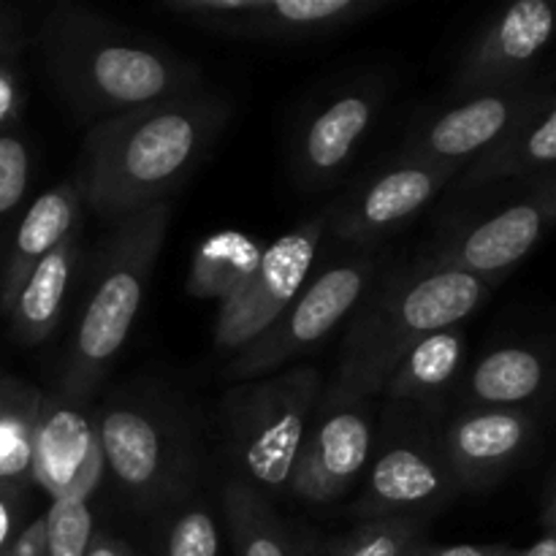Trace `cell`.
<instances>
[{"mask_svg":"<svg viewBox=\"0 0 556 556\" xmlns=\"http://www.w3.org/2000/svg\"><path fill=\"white\" fill-rule=\"evenodd\" d=\"M103 478L106 467L92 410L58 391L43 394L33 432V489L54 503L71 494H98Z\"/></svg>","mask_w":556,"mask_h":556,"instance_id":"obj_18","label":"cell"},{"mask_svg":"<svg viewBox=\"0 0 556 556\" xmlns=\"http://www.w3.org/2000/svg\"><path fill=\"white\" fill-rule=\"evenodd\" d=\"M152 556H220V521L199 492L155 514Z\"/></svg>","mask_w":556,"mask_h":556,"instance_id":"obj_27","label":"cell"},{"mask_svg":"<svg viewBox=\"0 0 556 556\" xmlns=\"http://www.w3.org/2000/svg\"><path fill=\"white\" fill-rule=\"evenodd\" d=\"M514 556H556V535L543 532V538H538L532 546L514 548Z\"/></svg>","mask_w":556,"mask_h":556,"instance_id":"obj_38","label":"cell"},{"mask_svg":"<svg viewBox=\"0 0 556 556\" xmlns=\"http://www.w3.org/2000/svg\"><path fill=\"white\" fill-rule=\"evenodd\" d=\"M556 396V345L508 342L476 358L456 389V405L538 413Z\"/></svg>","mask_w":556,"mask_h":556,"instance_id":"obj_19","label":"cell"},{"mask_svg":"<svg viewBox=\"0 0 556 556\" xmlns=\"http://www.w3.org/2000/svg\"><path fill=\"white\" fill-rule=\"evenodd\" d=\"M87 556H139L128 541L112 535V532H96Z\"/></svg>","mask_w":556,"mask_h":556,"instance_id":"obj_36","label":"cell"},{"mask_svg":"<svg viewBox=\"0 0 556 556\" xmlns=\"http://www.w3.org/2000/svg\"><path fill=\"white\" fill-rule=\"evenodd\" d=\"M386 5V0H163L157 9L217 36L302 43L358 25Z\"/></svg>","mask_w":556,"mask_h":556,"instance_id":"obj_13","label":"cell"},{"mask_svg":"<svg viewBox=\"0 0 556 556\" xmlns=\"http://www.w3.org/2000/svg\"><path fill=\"white\" fill-rule=\"evenodd\" d=\"M22 109H25V87H22L16 60L0 63V134L20 128Z\"/></svg>","mask_w":556,"mask_h":556,"instance_id":"obj_32","label":"cell"},{"mask_svg":"<svg viewBox=\"0 0 556 556\" xmlns=\"http://www.w3.org/2000/svg\"><path fill=\"white\" fill-rule=\"evenodd\" d=\"M106 478L136 514H161L199 492L201 427L193 407L161 383L123 386L92 410Z\"/></svg>","mask_w":556,"mask_h":556,"instance_id":"obj_5","label":"cell"},{"mask_svg":"<svg viewBox=\"0 0 556 556\" xmlns=\"http://www.w3.org/2000/svg\"><path fill=\"white\" fill-rule=\"evenodd\" d=\"M391 90L383 74H353L320 87L299 109L288 136L293 182L307 193L334 188L356 161Z\"/></svg>","mask_w":556,"mask_h":556,"instance_id":"obj_10","label":"cell"},{"mask_svg":"<svg viewBox=\"0 0 556 556\" xmlns=\"http://www.w3.org/2000/svg\"><path fill=\"white\" fill-rule=\"evenodd\" d=\"M261 255H264V248L250 233H212L195 248L193 261H190L188 291L195 299H215L226 304L248 286L255 266L261 264Z\"/></svg>","mask_w":556,"mask_h":556,"instance_id":"obj_26","label":"cell"},{"mask_svg":"<svg viewBox=\"0 0 556 556\" xmlns=\"http://www.w3.org/2000/svg\"><path fill=\"white\" fill-rule=\"evenodd\" d=\"M25 47L22 20L9 5H0V63H14Z\"/></svg>","mask_w":556,"mask_h":556,"instance_id":"obj_35","label":"cell"},{"mask_svg":"<svg viewBox=\"0 0 556 556\" xmlns=\"http://www.w3.org/2000/svg\"><path fill=\"white\" fill-rule=\"evenodd\" d=\"M27 508H30V489L0 486V552H5V546L25 530L30 521Z\"/></svg>","mask_w":556,"mask_h":556,"instance_id":"obj_31","label":"cell"},{"mask_svg":"<svg viewBox=\"0 0 556 556\" xmlns=\"http://www.w3.org/2000/svg\"><path fill=\"white\" fill-rule=\"evenodd\" d=\"M364 478L362 494L351 508L358 521L394 516L434 519L459 500L462 489L440 440V413L389 405L375 429Z\"/></svg>","mask_w":556,"mask_h":556,"instance_id":"obj_7","label":"cell"},{"mask_svg":"<svg viewBox=\"0 0 556 556\" xmlns=\"http://www.w3.org/2000/svg\"><path fill=\"white\" fill-rule=\"evenodd\" d=\"M556 43V0H519L489 16L456 63L448 101L541 79Z\"/></svg>","mask_w":556,"mask_h":556,"instance_id":"obj_14","label":"cell"},{"mask_svg":"<svg viewBox=\"0 0 556 556\" xmlns=\"http://www.w3.org/2000/svg\"><path fill=\"white\" fill-rule=\"evenodd\" d=\"M43 394L0 369V486L33 489V432Z\"/></svg>","mask_w":556,"mask_h":556,"instance_id":"obj_25","label":"cell"},{"mask_svg":"<svg viewBox=\"0 0 556 556\" xmlns=\"http://www.w3.org/2000/svg\"><path fill=\"white\" fill-rule=\"evenodd\" d=\"M81 212L85 204L71 179L43 190L22 210L0 244V313H9L22 282L49 253L85 228Z\"/></svg>","mask_w":556,"mask_h":556,"instance_id":"obj_20","label":"cell"},{"mask_svg":"<svg viewBox=\"0 0 556 556\" xmlns=\"http://www.w3.org/2000/svg\"><path fill=\"white\" fill-rule=\"evenodd\" d=\"M427 516L358 521L348 535L337 538L320 556H405L429 530Z\"/></svg>","mask_w":556,"mask_h":556,"instance_id":"obj_28","label":"cell"},{"mask_svg":"<svg viewBox=\"0 0 556 556\" xmlns=\"http://www.w3.org/2000/svg\"><path fill=\"white\" fill-rule=\"evenodd\" d=\"M36 172V155L22 128L0 134V244L25 210Z\"/></svg>","mask_w":556,"mask_h":556,"instance_id":"obj_29","label":"cell"},{"mask_svg":"<svg viewBox=\"0 0 556 556\" xmlns=\"http://www.w3.org/2000/svg\"><path fill=\"white\" fill-rule=\"evenodd\" d=\"M405 556H514V546H503V543H438L424 535L413 543Z\"/></svg>","mask_w":556,"mask_h":556,"instance_id":"obj_33","label":"cell"},{"mask_svg":"<svg viewBox=\"0 0 556 556\" xmlns=\"http://www.w3.org/2000/svg\"><path fill=\"white\" fill-rule=\"evenodd\" d=\"M85 228L71 233L60 248H54L36 269L27 275L22 288L16 291L9 313V334L20 348L43 345L58 331L63 320L65 304L74 291L76 277L87 266Z\"/></svg>","mask_w":556,"mask_h":556,"instance_id":"obj_22","label":"cell"},{"mask_svg":"<svg viewBox=\"0 0 556 556\" xmlns=\"http://www.w3.org/2000/svg\"><path fill=\"white\" fill-rule=\"evenodd\" d=\"M168 223V204L150 206L109 226L87 253L85 299L60 364V396L87 407L109 378L150 291Z\"/></svg>","mask_w":556,"mask_h":556,"instance_id":"obj_4","label":"cell"},{"mask_svg":"<svg viewBox=\"0 0 556 556\" xmlns=\"http://www.w3.org/2000/svg\"><path fill=\"white\" fill-rule=\"evenodd\" d=\"M541 418L514 407L456 405L440 413V440L462 494H483L505 481L535 448Z\"/></svg>","mask_w":556,"mask_h":556,"instance_id":"obj_17","label":"cell"},{"mask_svg":"<svg viewBox=\"0 0 556 556\" xmlns=\"http://www.w3.org/2000/svg\"><path fill=\"white\" fill-rule=\"evenodd\" d=\"M220 508L237 556H309L299 546L291 527L277 514L271 500L255 489L226 478Z\"/></svg>","mask_w":556,"mask_h":556,"instance_id":"obj_24","label":"cell"},{"mask_svg":"<svg viewBox=\"0 0 556 556\" xmlns=\"http://www.w3.org/2000/svg\"><path fill=\"white\" fill-rule=\"evenodd\" d=\"M378 275V250H351L331 258L309 275L302 293L264 334L231 356L228 375L237 383L266 378L315 351L342 320L356 313Z\"/></svg>","mask_w":556,"mask_h":556,"instance_id":"obj_9","label":"cell"},{"mask_svg":"<svg viewBox=\"0 0 556 556\" xmlns=\"http://www.w3.org/2000/svg\"><path fill=\"white\" fill-rule=\"evenodd\" d=\"M541 525L543 532L548 535H556V472L546 489V497H543V510H541Z\"/></svg>","mask_w":556,"mask_h":556,"instance_id":"obj_37","label":"cell"},{"mask_svg":"<svg viewBox=\"0 0 556 556\" xmlns=\"http://www.w3.org/2000/svg\"><path fill=\"white\" fill-rule=\"evenodd\" d=\"M378 429L375 400L320 396L299 448L288 497L304 505H331L345 497L369 465Z\"/></svg>","mask_w":556,"mask_h":556,"instance_id":"obj_16","label":"cell"},{"mask_svg":"<svg viewBox=\"0 0 556 556\" xmlns=\"http://www.w3.org/2000/svg\"><path fill=\"white\" fill-rule=\"evenodd\" d=\"M467 369L465 326L438 329L418 340L386 378L380 396L389 405L443 413L451 407Z\"/></svg>","mask_w":556,"mask_h":556,"instance_id":"obj_23","label":"cell"},{"mask_svg":"<svg viewBox=\"0 0 556 556\" xmlns=\"http://www.w3.org/2000/svg\"><path fill=\"white\" fill-rule=\"evenodd\" d=\"M0 556H47V521L41 516H33L25 530L5 546Z\"/></svg>","mask_w":556,"mask_h":556,"instance_id":"obj_34","label":"cell"},{"mask_svg":"<svg viewBox=\"0 0 556 556\" xmlns=\"http://www.w3.org/2000/svg\"><path fill=\"white\" fill-rule=\"evenodd\" d=\"M472 199L440 223L427 258L500 286L556 228V172Z\"/></svg>","mask_w":556,"mask_h":556,"instance_id":"obj_8","label":"cell"},{"mask_svg":"<svg viewBox=\"0 0 556 556\" xmlns=\"http://www.w3.org/2000/svg\"><path fill=\"white\" fill-rule=\"evenodd\" d=\"M47 556H87L96 538V494H71L43 510Z\"/></svg>","mask_w":556,"mask_h":556,"instance_id":"obj_30","label":"cell"},{"mask_svg":"<svg viewBox=\"0 0 556 556\" xmlns=\"http://www.w3.org/2000/svg\"><path fill=\"white\" fill-rule=\"evenodd\" d=\"M324 239L326 217L320 210L318 215L299 223L277 242L264 248L261 264L255 266L248 286L226 304H220L215 320L217 353L237 356L280 318L282 309L307 286Z\"/></svg>","mask_w":556,"mask_h":556,"instance_id":"obj_15","label":"cell"},{"mask_svg":"<svg viewBox=\"0 0 556 556\" xmlns=\"http://www.w3.org/2000/svg\"><path fill=\"white\" fill-rule=\"evenodd\" d=\"M497 282L448 269L432 258L396 266L375 280L351 315L340 364L324 396L375 400L394 364L427 334L462 326L486 304Z\"/></svg>","mask_w":556,"mask_h":556,"instance_id":"obj_3","label":"cell"},{"mask_svg":"<svg viewBox=\"0 0 556 556\" xmlns=\"http://www.w3.org/2000/svg\"><path fill=\"white\" fill-rule=\"evenodd\" d=\"M233 106L201 90L90 125L71 182L103 223L168 204V195L206 161Z\"/></svg>","mask_w":556,"mask_h":556,"instance_id":"obj_1","label":"cell"},{"mask_svg":"<svg viewBox=\"0 0 556 556\" xmlns=\"http://www.w3.org/2000/svg\"><path fill=\"white\" fill-rule=\"evenodd\" d=\"M36 43L60 101L90 125L204 87L195 60L85 5H52Z\"/></svg>","mask_w":556,"mask_h":556,"instance_id":"obj_2","label":"cell"},{"mask_svg":"<svg viewBox=\"0 0 556 556\" xmlns=\"http://www.w3.org/2000/svg\"><path fill=\"white\" fill-rule=\"evenodd\" d=\"M556 172V90L548 92L500 144L462 168L456 195L516 188Z\"/></svg>","mask_w":556,"mask_h":556,"instance_id":"obj_21","label":"cell"},{"mask_svg":"<svg viewBox=\"0 0 556 556\" xmlns=\"http://www.w3.org/2000/svg\"><path fill=\"white\" fill-rule=\"evenodd\" d=\"M454 179L451 168L391 155L324 206L326 239L353 250H378L389 233L421 215Z\"/></svg>","mask_w":556,"mask_h":556,"instance_id":"obj_12","label":"cell"},{"mask_svg":"<svg viewBox=\"0 0 556 556\" xmlns=\"http://www.w3.org/2000/svg\"><path fill=\"white\" fill-rule=\"evenodd\" d=\"M320 396L324 378L309 364L233 383L217 407L228 481L244 483L269 500L288 494Z\"/></svg>","mask_w":556,"mask_h":556,"instance_id":"obj_6","label":"cell"},{"mask_svg":"<svg viewBox=\"0 0 556 556\" xmlns=\"http://www.w3.org/2000/svg\"><path fill=\"white\" fill-rule=\"evenodd\" d=\"M546 76L503 90L456 98L416 114L394 155L416 157L459 174L505 139L552 92Z\"/></svg>","mask_w":556,"mask_h":556,"instance_id":"obj_11","label":"cell"}]
</instances>
